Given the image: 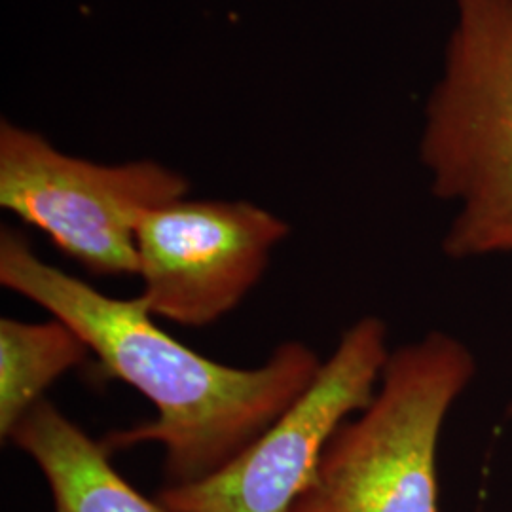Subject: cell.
Segmentation results:
<instances>
[{
  "label": "cell",
  "instance_id": "obj_5",
  "mask_svg": "<svg viewBox=\"0 0 512 512\" xmlns=\"http://www.w3.org/2000/svg\"><path fill=\"white\" fill-rule=\"evenodd\" d=\"M391 351L387 325L363 317L349 327L310 387L239 456L156 499L171 512H289L332 435L372 403Z\"/></svg>",
  "mask_w": 512,
  "mask_h": 512
},
{
  "label": "cell",
  "instance_id": "obj_6",
  "mask_svg": "<svg viewBox=\"0 0 512 512\" xmlns=\"http://www.w3.org/2000/svg\"><path fill=\"white\" fill-rule=\"evenodd\" d=\"M291 226L245 200L181 198L137 230V298L154 317L202 329L236 310L270 266Z\"/></svg>",
  "mask_w": 512,
  "mask_h": 512
},
{
  "label": "cell",
  "instance_id": "obj_1",
  "mask_svg": "<svg viewBox=\"0 0 512 512\" xmlns=\"http://www.w3.org/2000/svg\"><path fill=\"white\" fill-rule=\"evenodd\" d=\"M0 283L67 323L112 380L135 387L156 420L110 431V456L141 444L164 448L169 486L217 473L255 442L310 387L323 363L302 342H285L264 365H222L186 348L154 323L135 296L99 293L48 264L16 226L0 228Z\"/></svg>",
  "mask_w": 512,
  "mask_h": 512
},
{
  "label": "cell",
  "instance_id": "obj_2",
  "mask_svg": "<svg viewBox=\"0 0 512 512\" xmlns=\"http://www.w3.org/2000/svg\"><path fill=\"white\" fill-rule=\"evenodd\" d=\"M456 23L425 105L420 160L458 211L452 260L512 255V0H454Z\"/></svg>",
  "mask_w": 512,
  "mask_h": 512
},
{
  "label": "cell",
  "instance_id": "obj_3",
  "mask_svg": "<svg viewBox=\"0 0 512 512\" xmlns=\"http://www.w3.org/2000/svg\"><path fill=\"white\" fill-rule=\"evenodd\" d=\"M475 372L439 330L391 351L372 403L332 435L289 512H439L442 425Z\"/></svg>",
  "mask_w": 512,
  "mask_h": 512
},
{
  "label": "cell",
  "instance_id": "obj_4",
  "mask_svg": "<svg viewBox=\"0 0 512 512\" xmlns=\"http://www.w3.org/2000/svg\"><path fill=\"white\" fill-rule=\"evenodd\" d=\"M188 192L183 173L156 160L99 164L10 118L0 122V207L88 274L137 275L141 220Z\"/></svg>",
  "mask_w": 512,
  "mask_h": 512
},
{
  "label": "cell",
  "instance_id": "obj_8",
  "mask_svg": "<svg viewBox=\"0 0 512 512\" xmlns=\"http://www.w3.org/2000/svg\"><path fill=\"white\" fill-rule=\"evenodd\" d=\"M92 355L67 323L0 319V439L8 440L46 391Z\"/></svg>",
  "mask_w": 512,
  "mask_h": 512
},
{
  "label": "cell",
  "instance_id": "obj_7",
  "mask_svg": "<svg viewBox=\"0 0 512 512\" xmlns=\"http://www.w3.org/2000/svg\"><path fill=\"white\" fill-rule=\"evenodd\" d=\"M10 444L37 463L54 499V512H171L135 490L93 440L52 401L33 406L12 431Z\"/></svg>",
  "mask_w": 512,
  "mask_h": 512
},
{
  "label": "cell",
  "instance_id": "obj_9",
  "mask_svg": "<svg viewBox=\"0 0 512 512\" xmlns=\"http://www.w3.org/2000/svg\"><path fill=\"white\" fill-rule=\"evenodd\" d=\"M507 416H509V418H512V403L509 404V410H507Z\"/></svg>",
  "mask_w": 512,
  "mask_h": 512
}]
</instances>
